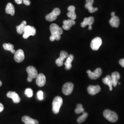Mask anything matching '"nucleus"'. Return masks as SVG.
<instances>
[{"label": "nucleus", "instance_id": "nucleus-1", "mask_svg": "<svg viewBox=\"0 0 124 124\" xmlns=\"http://www.w3.org/2000/svg\"><path fill=\"white\" fill-rule=\"evenodd\" d=\"M50 30L51 33L50 40L51 41H54L55 40H60L61 38V35L63 33L62 28L59 27L56 23H52L50 26Z\"/></svg>", "mask_w": 124, "mask_h": 124}, {"label": "nucleus", "instance_id": "nucleus-2", "mask_svg": "<svg viewBox=\"0 0 124 124\" xmlns=\"http://www.w3.org/2000/svg\"><path fill=\"white\" fill-rule=\"evenodd\" d=\"M103 116L106 119L111 122H115L118 120V116L114 111L106 109L103 112Z\"/></svg>", "mask_w": 124, "mask_h": 124}, {"label": "nucleus", "instance_id": "nucleus-3", "mask_svg": "<svg viewBox=\"0 0 124 124\" xmlns=\"http://www.w3.org/2000/svg\"><path fill=\"white\" fill-rule=\"evenodd\" d=\"M63 100L61 97H56L54 98L53 102V111L55 114H58L62 105Z\"/></svg>", "mask_w": 124, "mask_h": 124}, {"label": "nucleus", "instance_id": "nucleus-4", "mask_svg": "<svg viewBox=\"0 0 124 124\" xmlns=\"http://www.w3.org/2000/svg\"><path fill=\"white\" fill-rule=\"evenodd\" d=\"M27 72L28 74L27 80L29 82H31L33 79L36 78L38 75V72L34 67L30 66L27 68Z\"/></svg>", "mask_w": 124, "mask_h": 124}, {"label": "nucleus", "instance_id": "nucleus-5", "mask_svg": "<svg viewBox=\"0 0 124 124\" xmlns=\"http://www.w3.org/2000/svg\"><path fill=\"white\" fill-rule=\"evenodd\" d=\"M60 13V10L58 8H55L53 9L52 12L46 15L45 18L47 21L52 22L57 19V16L59 15Z\"/></svg>", "mask_w": 124, "mask_h": 124}, {"label": "nucleus", "instance_id": "nucleus-6", "mask_svg": "<svg viewBox=\"0 0 124 124\" xmlns=\"http://www.w3.org/2000/svg\"><path fill=\"white\" fill-rule=\"evenodd\" d=\"M36 34V29L33 26L27 25L24 30L23 37L24 39H27L30 36H35Z\"/></svg>", "mask_w": 124, "mask_h": 124}, {"label": "nucleus", "instance_id": "nucleus-7", "mask_svg": "<svg viewBox=\"0 0 124 124\" xmlns=\"http://www.w3.org/2000/svg\"><path fill=\"white\" fill-rule=\"evenodd\" d=\"M102 69L99 68H97L94 72H92L90 70L87 71L89 78L92 80H96L99 78L102 75Z\"/></svg>", "mask_w": 124, "mask_h": 124}, {"label": "nucleus", "instance_id": "nucleus-8", "mask_svg": "<svg viewBox=\"0 0 124 124\" xmlns=\"http://www.w3.org/2000/svg\"><path fill=\"white\" fill-rule=\"evenodd\" d=\"M74 85L71 82H68L63 85L62 92L65 95H69L73 92Z\"/></svg>", "mask_w": 124, "mask_h": 124}, {"label": "nucleus", "instance_id": "nucleus-9", "mask_svg": "<svg viewBox=\"0 0 124 124\" xmlns=\"http://www.w3.org/2000/svg\"><path fill=\"white\" fill-rule=\"evenodd\" d=\"M102 44V40L100 37L94 38L91 43V47L94 51H97Z\"/></svg>", "mask_w": 124, "mask_h": 124}, {"label": "nucleus", "instance_id": "nucleus-10", "mask_svg": "<svg viewBox=\"0 0 124 124\" xmlns=\"http://www.w3.org/2000/svg\"><path fill=\"white\" fill-rule=\"evenodd\" d=\"M69 55L66 51H62L60 52L59 58H58V59L56 60V63L58 66L61 67L63 65V61L68 58Z\"/></svg>", "mask_w": 124, "mask_h": 124}, {"label": "nucleus", "instance_id": "nucleus-11", "mask_svg": "<svg viewBox=\"0 0 124 124\" xmlns=\"http://www.w3.org/2000/svg\"><path fill=\"white\" fill-rule=\"evenodd\" d=\"M14 59L17 62H23L24 59V53L22 49H19L14 53Z\"/></svg>", "mask_w": 124, "mask_h": 124}, {"label": "nucleus", "instance_id": "nucleus-12", "mask_svg": "<svg viewBox=\"0 0 124 124\" xmlns=\"http://www.w3.org/2000/svg\"><path fill=\"white\" fill-rule=\"evenodd\" d=\"M94 21V18L93 17H90L89 18H85L84 19L83 22L81 23L80 25L82 28H84L86 26L88 25L89 30H92V25Z\"/></svg>", "mask_w": 124, "mask_h": 124}, {"label": "nucleus", "instance_id": "nucleus-13", "mask_svg": "<svg viewBox=\"0 0 124 124\" xmlns=\"http://www.w3.org/2000/svg\"><path fill=\"white\" fill-rule=\"evenodd\" d=\"M101 88L99 85H90L87 88V92L91 95H95L100 92Z\"/></svg>", "mask_w": 124, "mask_h": 124}, {"label": "nucleus", "instance_id": "nucleus-14", "mask_svg": "<svg viewBox=\"0 0 124 124\" xmlns=\"http://www.w3.org/2000/svg\"><path fill=\"white\" fill-rule=\"evenodd\" d=\"M46 82V78L44 75L42 73L38 75L36 80V83L37 85L40 87H42L44 85Z\"/></svg>", "mask_w": 124, "mask_h": 124}, {"label": "nucleus", "instance_id": "nucleus-15", "mask_svg": "<svg viewBox=\"0 0 124 124\" xmlns=\"http://www.w3.org/2000/svg\"><path fill=\"white\" fill-rule=\"evenodd\" d=\"M8 98L12 99L13 102L15 103H18L21 101V99L17 93L14 92H9L7 94Z\"/></svg>", "mask_w": 124, "mask_h": 124}, {"label": "nucleus", "instance_id": "nucleus-16", "mask_svg": "<svg viewBox=\"0 0 124 124\" xmlns=\"http://www.w3.org/2000/svg\"><path fill=\"white\" fill-rule=\"evenodd\" d=\"M94 0H86V4H85V8L88 10L90 13H93L98 10L97 8H94L93 7Z\"/></svg>", "mask_w": 124, "mask_h": 124}, {"label": "nucleus", "instance_id": "nucleus-17", "mask_svg": "<svg viewBox=\"0 0 124 124\" xmlns=\"http://www.w3.org/2000/svg\"><path fill=\"white\" fill-rule=\"evenodd\" d=\"M63 24L62 28L66 31H68L70 29L71 27L75 24V22L74 20L69 19L64 20L63 21Z\"/></svg>", "mask_w": 124, "mask_h": 124}, {"label": "nucleus", "instance_id": "nucleus-18", "mask_svg": "<svg viewBox=\"0 0 124 124\" xmlns=\"http://www.w3.org/2000/svg\"><path fill=\"white\" fill-rule=\"evenodd\" d=\"M111 80L113 83V86L116 87L118 83V81L120 80V75L119 72H115L112 74L111 76Z\"/></svg>", "mask_w": 124, "mask_h": 124}, {"label": "nucleus", "instance_id": "nucleus-19", "mask_svg": "<svg viewBox=\"0 0 124 124\" xmlns=\"http://www.w3.org/2000/svg\"><path fill=\"white\" fill-rule=\"evenodd\" d=\"M22 120L25 124H39V122L37 120L33 119L28 116H23Z\"/></svg>", "mask_w": 124, "mask_h": 124}, {"label": "nucleus", "instance_id": "nucleus-20", "mask_svg": "<svg viewBox=\"0 0 124 124\" xmlns=\"http://www.w3.org/2000/svg\"><path fill=\"white\" fill-rule=\"evenodd\" d=\"M74 59L73 55L70 54L67 58L66 61L64 62V65L65 67V69L66 70H70L72 68V62Z\"/></svg>", "mask_w": 124, "mask_h": 124}, {"label": "nucleus", "instance_id": "nucleus-21", "mask_svg": "<svg viewBox=\"0 0 124 124\" xmlns=\"http://www.w3.org/2000/svg\"><path fill=\"white\" fill-rule=\"evenodd\" d=\"M109 22L111 26L115 28H118L120 25V18L118 17L115 16L111 18Z\"/></svg>", "mask_w": 124, "mask_h": 124}, {"label": "nucleus", "instance_id": "nucleus-22", "mask_svg": "<svg viewBox=\"0 0 124 124\" xmlns=\"http://www.w3.org/2000/svg\"><path fill=\"white\" fill-rule=\"evenodd\" d=\"M102 82L104 84L108 86L110 91H112L113 89V83L111 80V76L109 75H107L106 76L102 79Z\"/></svg>", "mask_w": 124, "mask_h": 124}, {"label": "nucleus", "instance_id": "nucleus-23", "mask_svg": "<svg viewBox=\"0 0 124 124\" xmlns=\"http://www.w3.org/2000/svg\"><path fill=\"white\" fill-rule=\"evenodd\" d=\"M6 13L9 14L12 16H13L15 13V8L13 5L11 3H8L5 9Z\"/></svg>", "mask_w": 124, "mask_h": 124}, {"label": "nucleus", "instance_id": "nucleus-24", "mask_svg": "<svg viewBox=\"0 0 124 124\" xmlns=\"http://www.w3.org/2000/svg\"><path fill=\"white\" fill-rule=\"evenodd\" d=\"M26 26V21H23L19 25L16 27V30H17V31L18 34L19 35L23 34L24 32V30L25 29V28Z\"/></svg>", "mask_w": 124, "mask_h": 124}, {"label": "nucleus", "instance_id": "nucleus-25", "mask_svg": "<svg viewBox=\"0 0 124 124\" xmlns=\"http://www.w3.org/2000/svg\"><path fill=\"white\" fill-rule=\"evenodd\" d=\"M3 48L6 50L11 52L12 53H15V50L14 49V46L10 43H5L3 45Z\"/></svg>", "mask_w": 124, "mask_h": 124}, {"label": "nucleus", "instance_id": "nucleus-26", "mask_svg": "<svg viewBox=\"0 0 124 124\" xmlns=\"http://www.w3.org/2000/svg\"><path fill=\"white\" fill-rule=\"evenodd\" d=\"M88 114L87 113L83 112L82 115L80 116L77 120V122L79 124L83 123L87 119V118L88 117Z\"/></svg>", "mask_w": 124, "mask_h": 124}, {"label": "nucleus", "instance_id": "nucleus-27", "mask_svg": "<svg viewBox=\"0 0 124 124\" xmlns=\"http://www.w3.org/2000/svg\"><path fill=\"white\" fill-rule=\"evenodd\" d=\"M76 107V108L75 109V113L76 114H79L84 112V108L81 104H77Z\"/></svg>", "mask_w": 124, "mask_h": 124}, {"label": "nucleus", "instance_id": "nucleus-28", "mask_svg": "<svg viewBox=\"0 0 124 124\" xmlns=\"http://www.w3.org/2000/svg\"><path fill=\"white\" fill-rule=\"evenodd\" d=\"M24 93L27 97L31 98L33 95V92L31 88H27L25 90Z\"/></svg>", "mask_w": 124, "mask_h": 124}, {"label": "nucleus", "instance_id": "nucleus-29", "mask_svg": "<svg viewBox=\"0 0 124 124\" xmlns=\"http://www.w3.org/2000/svg\"><path fill=\"white\" fill-rule=\"evenodd\" d=\"M67 16L68 17L70 18L73 20H75L76 18V15L75 14V11H70L67 13Z\"/></svg>", "mask_w": 124, "mask_h": 124}, {"label": "nucleus", "instance_id": "nucleus-30", "mask_svg": "<svg viewBox=\"0 0 124 124\" xmlns=\"http://www.w3.org/2000/svg\"><path fill=\"white\" fill-rule=\"evenodd\" d=\"M37 97L40 100H42L43 99V92L42 91H39L37 93Z\"/></svg>", "mask_w": 124, "mask_h": 124}, {"label": "nucleus", "instance_id": "nucleus-31", "mask_svg": "<svg viewBox=\"0 0 124 124\" xmlns=\"http://www.w3.org/2000/svg\"><path fill=\"white\" fill-rule=\"evenodd\" d=\"M75 8L74 6H70L68 8V10L69 12L70 11H75Z\"/></svg>", "mask_w": 124, "mask_h": 124}, {"label": "nucleus", "instance_id": "nucleus-32", "mask_svg": "<svg viewBox=\"0 0 124 124\" xmlns=\"http://www.w3.org/2000/svg\"><path fill=\"white\" fill-rule=\"evenodd\" d=\"M23 2L24 3V4L26 6H29L31 3V2L30 0H23Z\"/></svg>", "mask_w": 124, "mask_h": 124}, {"label": "nucleus", "instance_id": "nucleus-33", "mask_svg": "<svg viewBox=\"0 0 124 124\" xmlns=\"http://www.w3.org/2000/svg\"><path fill=\"white\" fill-rule=\"evenodd\" d=\"M119 63L121 66L124 68V59H120L119 61Z\"/></svg>", "mask_w": 124, "mask_h": 124}, {"label": "nucleus", "instance_id": "nucleus-34", "mask_svg": "<svg viewBox=\"0 0 124 124\" xmlns=\"http://www.w3.org/2000/svg\"><path fill=\"white\" fill-rule=\"evenodd\" d=\"M15 2L18 4H21L23 3V0H14Z\"/></svg>", "mask_w": 124, "mask_h": 124}, {"label": "nucleus", "instance_id": "nucleus-35", "mask_svg": "<svg viewBox=\"0 0 124 124\" xmlns=\"http://www.w3.org/2000/svg\"><path fill=\"white\" fill-rule=\"evenodd\" d=\"M3 109H4V106H3V105L2 103H0V112H1L3 111Z\"/></svg>", "mask_w": 124, "mask_h": 124}, {"label": "nucleus", "instance_id": "nucleus-36", "mask_svg": "<svg viewBox=\"0 0 124 124\" xmlns=\"http://www.w3.org/2000/svg\"><path fill=\"white\" fill-rule=\"evenodd\" d=\"M115 16V12H112L111 13V17H114Z\"/></svg>", "mask_w": 124, "mask_h": 124}, {"label": "nucleus", "instance_id": "nucleus-37", "mask_svg": "<svg viewBox=\"0 0 124 124\" xmlns=\"http://www.w3.org/2000/svg\"><path fill=\"white\" fill-rule=\"evenodd\" d=\"M2 82L0 80V86H1V85H2Z\"/></svg>", "mask_w": 124, "mask_h": 124}, {"label": "nucleus", "instance_id": "nucleus-38", "mask_svg": "<svg viewBox=\"0 0 124 124\" xmlns=\"http://www.w3.org/2000/svg\"><path fill=\"white\" fill-rule=\"evenodd\" d=\"M120 84H121V83H119V84L120 85Z\"/></svg>", "mask_w": 124, "mask_h": 124}]
</instances>
